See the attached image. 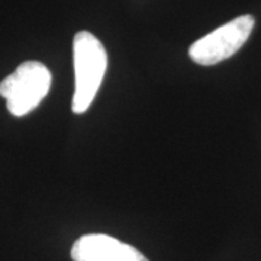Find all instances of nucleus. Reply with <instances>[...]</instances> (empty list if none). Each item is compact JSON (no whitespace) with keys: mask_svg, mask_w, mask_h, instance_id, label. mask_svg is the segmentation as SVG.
<instances>
[{"mask_svg":"<svg viewBox=\"0 0 261 261\" xmlns=\"http://www.w3.org/2000/svg\"><path fill=\"white\" fill-rule=\"evenodd\" d=\"M74 51L75 90L71 109L84 113L93 102L108 67V56L102 42L87 31L77 32L73 42Z\"/></svg>","mask_w":261,"mask_h":261,"instance_id":"1","label":"nucleus"},{"mask_svg":"<svg viewBox=\"0 0 261 261\" xmlns=\"http://www.w3.org/2000/svg\"><path fill=\"white\" fill-rule=\"evenodd\" d=\"M51 73L38 61H25L2 80L0 96L13 116H25L45 99L51 87Z\"/></svg>","mask_w":261,"mask_h":261,"instance_id":"2","label":"nucleus"},{"mask_svg":"<svg viewBox=\"0 0 261 261\" xmlns=\"http://www.w3.org/2000/svg\"><path fill=\"white\" fill-rule=\"evenodd\" d=\"M255 25L251 15H243L197 39L189 48V57L199 65H215L232 57L247 42Z\"/></svg>","mask_w":261,"mask_h":261,"instance_id":"3","label":"nucleus"},{"mask_svg":"<svg viewBox=\"0 0 261 261\" xmlns=\"http://www.w3.org/2000/svg\"><path fill=\"white\" fill-rule=\"evenodd\" d=\"M71 258L74 261H148L135 247L105 233L80 237L71 248Z\"/></svg>","mask_w":261,"mask_h":261,"instance_id":"4","label":"nucleus"}]
</instances>
